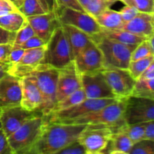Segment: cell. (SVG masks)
<instances>
[{"label": "cell", "mask_w": 154, "mask_h": 154, "mask_svg": "<svg viewBox=\"0 0 154 154\" xmlns=\"http://www.w3.org/2000/svg\"><path fill=\"white\" fill-rule=\"evenodd\" d=\"M152 78H154V60L151 62V63L149 65L147 69L143 72L142 75L140 76V78L138 80L152 79Z\"/></svg>", "instance_id": "obj_45"}, {"label": "cell", "mask_w": 154, "mask_h": 154, "mask_svg": "<svg viewBox=\"0 0 154 154\" xmlns=\"http://www.w3.org/2000/svg\"><path fill=\"white\" fill-rule=\"evenodd\" d=\"M129 154H154V141L144 138L135 143Z\"/></svg>", "instance_id": "obj_33"}, {"label": "cell", "mask_w": 154, "mask_h": 154, "mask_svg": "<svg viewBox=\"0 0 154 154\" xmlns=\"http://www.w3.org/2000/svg\"><path fill=\"white\" fill-rule=\"evenodd\" d=\"M88 125L48 122L27 154H57L81 136Z\"/></svg>", "instance_id": "obj_1"}, {"label": "cell", "mask_w": 154, "mask_h": 154, "mask_svg": "<svg viewBox=\"0 0 154 154\" xmlns=\"http://www.w3.org/2000/svg\"><path fill=\"white\" fill-rule=\"evenodd\" d=\"M74 62L80 75L92 73L104 69L103 55L95 42L78 53L74 58Z\"/></svg>", "instance_id": "obj_15"}, {"label": "cell", "mask_w": 154, "mask_h": 154, "mask_svg": "<svg viewBox=\"0 0 154 154\" xmlns=\"http://www.w3.org/2000/svg\"><path fill=\"white\" fill-rule=\"evenodd\" d=\"M113 128L120 129L125 132L134 144L145 138L146 123L129 125L123 122L117 126H113Z\"/></svg>", "instance_id": "obj_27"}, {"label": "cell", "mask_w": 154, "mask_h": 154, "mask_svg": "<svg viewBox=\"0 0 154 154\" xmlns=\"http://www.w3.org/2000/svg\"><path fill=\"white\" fill-rule=\"evenodd\" d=\"M145 138L154 141V120L146 123Z\"/></svg>", "instance_id": "obj_46"}, {"label": "cell", "mask_w": 154, "mask_h": 154, "mask_svg": "<svg viewBox=\"0 0 154 154\" xmlns=\"http://www.w3.org/2000/svg\"><path fill=\"white\" fill-rule=\"evenodd\" d=\"M45 50L46 45L26 50L23 56L18 63L9 64L8 74L20 79L31 75L32 72L43 63Z\"/></svg>", "instance_id": "obj_14"}, {"label": "cell", "mask_w": 154, "mask_h": 154, "mask_svg": "<svg viewBox=\"0 0 154 154\" xmlns=\"http://www.w3.org/2000/svg\"><path fill=\"white\" fill-rule=\"evenodd\" d=\"M26 22V17L18 10L0 17V26L12 32H17Z\"/></svg>", "instance_id": "obj_26"}, {"label": "cell", "mask_w": 154, "mask_h": 154, "mask_svg": "<svg viewBox=\"0 0 154 154\" xmlns=\"http://www.w3.org/2000/svg\"><path fill=\"white\" fill-rule=\"evenodd\" d=\"M49 122L48 117L38 115L23 124L8 137L14 154H27L38 141Z\"/></svg>", "instance_id": "obj_3"}, {"label": "cell", "mask_w": 154, "mask_h": 154, "mask_svg": "<svg viewBox=\"0 0 154 154\" xmlns=\"http://www.w3.org/2000/svg\"><path fill=\"white\" fill-rule=\"evenodd\" d=\"M116 99H87L81 103L66 109L54 111L48 117L49 121L59 122L63 120H73L87 114L101 109L112 103Z\"/></svg>", "instance_id": "obj_10"}, {"label": "cell", "mask_w": 154, "mask_h": 154, "mask_svg": "<svg viewBox=\"0 0 154 154\" xmlns=\"http://www.w3.org/2000/svg\"><path fill=\"white\" fill-rule=\"evenodd\" d=\"M36 35L48 42L56 29L61 26L55 12L50 11L43 14L26 17Z\"/></svg>", "instance_id": "obj_19"}, {"label": "cell", "mask_w": 154, "mask_h": 154, "mask_svg": "<svg viewBox=\"0 0 154 154\" xmlns=\"http://www.w3.org/2000/svg\"><path fill=\"white\" fill-rule=\"evenodd\" d=\"M38 115L43 114L39 111H28L21 105L2 108L0 109L2 129L8 137L26 122Z\"/></svg>", "instance_id": "obj_13"}, {"label": "cell", "mask_w": 154, "mask_h": 154, "mask_svg": "<svg viewBox=\"0 0 154 154\" xmlns=\"http://www.w3.org/2000/svg\"><path fill=\"white\" fill-rule=\"evenodd\" d=\"M74 61V55L63 26L56 29L46 45L43 64L61 69Z\"/></svg>", "instance_id": "obj_5"}, {"label": "cell", "mask_w": 154, "mask_h": 154, "mask_svg": "<svg viewBox=\"0 0 154 154\" xmlns=\"http://www.w3.org/2000/svg\"><path fill=\"white\" fill-rule=\"evenodd\" d=\"M48 5V8L50 9V11H55L57 10V8H58V5H57V3L56 0H43Z\"/></svg>", "instance_id": "obj_47"}, {"label": "cell", "mask_w": 154, "mask_h": 154, "mask_svg": "<svg viewBox=\"0 0 154 154\" xmlns=\"http://www.w3.org/2000/svg\"><path fill=\"white\" fill-rule=\"evenodd\" d=\"M92 38L102 51L104 69H128L131 55L136 47L120 43L100 34L93 36Z\"/></svg>", "instance_id": "obj_4"}, {"label": "cell", "mask_w": 154, "mask_h": 154, "mask_svg": "<svg viewBox=\"0 0 154 154\" xmlns=\"http://www.w3.org/2000/svg\"><path fill=\"white\" fill-rule=\"evenodd\" d=\"M8 0H0V5H2L3 3H5V2H7Z\"/></svg>", "instance_id": "obj_51"}, {"label": "cell", "mask_w": 154, "mask_h": 154, "mask_svg": "<svg viewBox=\"0 0 154 154\" xmlns=\"http://www.w3.org/2000/svg\"><path fill=\"white\" fill-rule=\"evenodd\" d=\"M153 51L150 45L148 39L143 41L142 42L138 45L136 48L132 51L131 55V61L140 60V59L146 58V57L153 56Z\"/></svg>", "instance_id": "obj_32"}, {"label": "cell", "mask_w": 154, "mask_h": 154, "mask_svg": "<svg viewBox=\"0 0 154 154\" xmlns=\"http://www.w3.org/2000/svg\"><path fill=\"white\" fill-rule=\"evenodd\" d=\"M78 2L80 3V5H81L82 6L84 9V8L86 7V5H87V3L89 2V1H90V0H78Z\"/></svg>", "instance_id": "obj_50"}, {"label": "cell", "mask_w": 154, "mask_h": 154, "mask_svg": "<svg viewBox=\"0 0 154 154\" xmlns=\"http://www.w3.org/2000/svg\"><path fill=\"white\" fill-rule=\"evenodd\" d=\"M148 41H149V42H150V46H151L152 51H153V54L154 55V33L151 36H150V38H149Z\"/></svg>", "instance_id": "obj_49"}, {"label": "cell", "mask_w": 154, "mask_h": 154, "mask_svg": "<svg viewBox=\"0 0 154 154\" xmlns=\"http://www.w3.org/2000/svg\"><path fill=\"white\" fill-rule=\"evenodd\" d=\"M21 98V79L6 74L0 79V109L20 105Z\"/></svg>", "instance_id": "obj_17"}, {"label": "cell", "mask_w": 154, "mask_h": 154, "mask_svg": "<svg viewBox=\"0 0 154 154\" xmlns=\"http://www.w3.org/2000/svg\"><path fill=\"white\" fill-rule=\"evenodd\" d=\"M25 51V49L18 48V47H13L11 51L10 56H9V64H14V63H18L23 56Z\"/></svg>", "instance_id": "obj_41"}, {"label": "cell", "mask_w": 154, "mask_h": 154, "mask_svg": "<svg viewBox=\"0 0 154 154\" xmlns=\"http://www.w3.org/2000/svg\"><path fill=\"white\" fill-rule=\"evenodd\" d=\"M62 26L70 43L74 58L83 49L94 42L91 36L75 27L69 25H62Z\"/></svg>", "instance_id": "obj_21"}, {"label": "cell", "mask_w": 154, "mask_h": 154, "mask_svg": "<svg viewBox=\"0 0 154 154\" xmlns=\"http://www.w3.org/2000/svg\"><path fill=\"white\" fill-rule=\"evenodd\" d=\"M117 2L118 0H90L84 8V11L96 17L106 9L111 8Z\"/></svg>", "instance_id": "obj_30"}, {"label": "cell", "mask_w": 154, "mask_h": 154, "mask_svg": "<svg viewBox=\"0 0 154 154\" xmlns=\"http://www.w3.org/2000/svg\"><path fill=\"white\" fill-rule=\"evenodd\" d=\"M54 12L61 25L72 26L91 37L99 34L102 31V27L96 18L86 11L59 6Z\"/></svg>", "instance_id": "obj_7"}, {"label": "cell", "mask_w": 154, "mask_h": 154, "mask_svg": "<svg viewBox=\"0 0 154 154\" xmlns=\"http://www.w3.org/2000/svg\"><path fill=\"white\" fill-rule=\"evenodd\" d=\"M2 128V124H1V122H0V129Z\"/></svg>", "instance_id": "obj_53"}, {"label": "cell", "mask_w": 154, "mask_h": 154, "mask_svg": "<svg viewBox=\"0 0 154 154\" xmlns=\"http://www.w3.org/2000/svg\"><path fill=\"white\" fill-rule=\"evenodd\" d=\"M31 75L34 78L43 97V104L40 112L45 117H49L57 103L59 69L42 63L32 72Z\"/></svg>", "instance_id": "obj_2"}, {"label": "cell", "mask_w": 154, "mask_h": 154, "mask_svg": "<svg viewBox=\"0 0 154 154\" xmlns=\"http://www.w3.org/2000/svg\"><path fill=\"white\" fill-rule=\"evenodd\" d=\"M9 1L12 2H13V3H14V2H16L17 1H18V0H9Z\"/></svg>", "instance_id": "obj_52"}, {"label": "cell", "mask_w": 154, "mask_h": 154, "mask_svg": "<svg viewBox=\"0 0 154 154\" xmlns=\"http://www.w3.org/2000/svg\"><path fill=\"white\" fill-rule=\"evenodd\" d=\"M86 99H87V96H86L85 93H84L82 87H81L78 90L72 93V94L69 95L66 98L62 99L61 101L57 102L53 112L66 109V108H69L75 105H78V104L81 103V102L85 100Z\"/></svg>", "instance_id": "obj_29"}, {"label": "cell", "mask_w": 154, "mask_h": 154, "mask_svg": "<svg viewBox=\"0 0 154 154\" xmlns=\"http://www.w3.org/2000/svg\"><path fill=\"white\" fill-rule=\"evenodd\" d=\"M47 45V42L45 40H43L42 38H41L40 37H38V35H35L34 36L30 38L29 39L26 41V42H24L23 44H22L21 45L18 46V48H23V49H31V48H39V47L45 46Z\"/></svg>", "instance_id": "obj_37"}, {"label": "cell", "mask_w": 154, "mask_h": 154, "mask_svg": "<svg viewBox=\"0 0 154 154\" xmlns=\"http://www.w3.org/2000/svg\"><path fill=\"white\" fill-rule=\"evenodd\" d=\"M9 63H0V79L3 76L8 74V69Z\"/></svg>", "instance_id": "obj_48"}, {"label": "cell", "mask_w": 154, "mask_h": 154, "mask_svg": "<svg viewBox=\"0 0 154 154\" xmlns=\"http://www.w3.org/2000/svg\"><path fill=\"white\" fill-rule=\"evenodd\" d=\"M99 34L104 37L117 41L120 43L135 47H136L141 42L147 39L145 38L141 37V36L133 34L130 32L123 29H102V31Z\"/></svg>", "instance_id": "obj_23"}, {"label": "cell", "mask_w": 154, "mask_h": 154, "mask_svg": "<svg viewBox=\"0 0 154 154\" xmlns=\"http://www.w3.org/2000/svg\"><path fill=\"white\" fill-rule=\"evenodd\" d=\"M102 29H117L124 23L120 11L108 8L95 17Z\"/></svg>", "instance_id": "obj_25"}, {"label": "cell", "mask_w": 154, "mask_h": 154, "mask_svg": "<svg viewBox=\"0 0 154 154\" xmlns=\"http://www.w3.org/2000/svg\"><path fill=\"white\" fill-rule=\"evenodd\" d=\"M17 10L18 9L17 8L14 4L12 2L8 0L7 2H5L0 5V17L4 16V15L11 13V12L15 11Z\"/></svg>", "instance_id": "obj_44"}, {"label": "cell", "mask_w": 154, "mask_h": 154, "mask_svg": "<svg viewBox=\"0 0 154 154\" xmlns=\"http://www.w3.org/2000/svg\"><path fill=\"white\" fill-rule=\"evenodd\" d=\"M125 5L132 6L140 12L153 13L154 8V0H118Z\"/></svg>", "instance_id": "obj_35"}, {"label": "cell", "mask_w": 154, "mask_h": 154, "mask_svg": "<svg viewBox=\"0 0 154 154\" xmlns=\"http://www.w3.org/2000/svg\"><path fill=\"white\" fill-rule=\"evenodd\" d=\"M153 60L154 55L135 61H131L128 70L130 72L131 75L137 81Z\"/></svg>", "instance_id": "obj_31"}, {"label": "cell", "mask_w": 154, "mask_h": 154, "mask_svg": "<svg viewBox=\"0 0 154 154\" xmlns=\"http://www.w3.org/2000/svg\"><path fill=\"white\" fill-rule=\"evenodd\" d=\"M14 4L26 17L50 12L48 5L43 0H18Z\"/></svg>", "instance_id": "obj_24"}, {"label": "cell", "mask_w": 154, "mask_h": 154, "mask_svg": "<svg viewBox=\"0 0 154 154\" xmlns=\"http://www.w3.org/2000/svg\"><path fill=\"white\" fill-rule=\"evenodd\" d=\"M57 154H87V152L84 145L78 139L64 147Z\"/></svg>", "instance_id": "obj_36"}, {"label": "cell", "mask_w": 154, "mask_h": 154, "mask_svg": "<svg viewBox=\"0 0 154 154\" xmlns=\"http://www.w3.org/2000/svg\"><path fill=\"white\" fill-rule=\"evenodd\" d=\"M121 14L122 19H123V22L126 23L128 21H130L131 20L133 19L135 17L137 16L139 11L136 9L135 8L132 7V6L129 5H125L123 8L120 11H119Z\"/></svg>", "instance_id": "obj_38"}, {"label": "cell", "mask_w": 154, "mask_h": 154, "mask_svg": "<svg viewBox=\"0 0 154 154\" xmlns=\"http://www.w3.org/2000/svg\"><path fill=\"white\" fill-rule=\"evenodd\" d=\"M153 17H154V8H153Z\"/></svg>", "instance_id": "obj_54"}, {"label": "cell", "mask_w": 154, "mask_h": 154, "mask_svg": "<svg viewBox=\"0 0 154 154\" xmlns=\"http://www.w3.org/2000/svg\"><path fill=\"white\" fill-rule=\"evenodd\" d=\"M126 99H119L107 106L73 120H63L62 123L86 125H105L115 126L123 123V113Z\"/></svg>", "instance_id": "obj_6"}, {"label": "cell", "mask_w": 154, "mask_h": 154, "mask_svg": "<svg viewBox=\"0 0 154 154\" xmlns=\"http://www.w3.org/2000/svg\"><path fill=\"white\" fill-rule=\"evenodd\" d=\"M0 154H14L8 136L2 128L0 129Z\"/></svg>", "instance_id": "obj_39"}, {"label": "cell", "mask_w": 154, "mask_h": 154, "mask_svg": "<svg viewBox=\"0 0 154 154\" xmlns=\"http://www.w3.org/2000/svg\"><path fill=\"white\" fill-rule=\"evenodd\" d=\"M15 36H16V32L8 31L0 26V45H6V44L13 45Z\"/></svg>", "instance_id": "obj_40"}, {"label": "cell", "mask_w": 154, "mask_h": 154, "mask_svg": "<svg viewBox=\"0 0 154 154\" xmlns=\"http://www.w3.org/2000/svg\"><path fill=\"white\" fill-rule=\"evenodd\" d=\"M13 45L6 44V45H0V63H8L9 56L11 51Z\"/></svg>", "instance_id": "obj_43"}, {"label": "cell", "mask_w": 154, "mask_h": 154, "mask_svg": "<svg viewBox=\"0 0 154 154\" xmlns=\"http://www.w3.org/2000/svg\"><path fill=\"white\" fill-rule=\"evenodd\" d=\"M132 96L154 99V78L137 80Z\"/></svg>", "instance_id": "obj_28"}, {"label": "cell", "mask_w": 154, "mask_h": 154, "mask_svg": "<svg viewBox=\"0 0 154 154\" xmlns=\"http://www.w3.org/2000/svg\"><path fill=\"white\" fill-rule=\"evenodd\" d=\"M80 75L81 87L87 98L118 99L107 82L102 70Z\"/></svg>", "instance_id": "obj_12"}, {"label": "cell", "mask_w": 154, "mask_h": 154, "mask_svg": "<svg viewBox=\"0 0 154 154\" xmlns=\"http://www.w3.org/2000/svg\"><path fill=\"white\" fill-rule=\"evenodd\" d=\"M120 29L148 39L154 33L153 13L139 12L133 19L124 23Z\"/></svg>", "instance_id": "obj_20"}, {"label": "cell", "mask_w": 154, "mask_h": 154, "mask_svg": "<svg viewBox=\"0 0 154 154\" xmlns=\"http://www.w3.org/2000/svg\"><path fill=\"white\" fill-rule=\"evenodd\" d=\"M35 35L32 27L30 26L28 21L16 32L14 42L13 43V47H18L26 42L28 39Z\"/></svg>", "instance_id": "obj_34"}, {"label": "cell", "mask_w": 154, "mask_h": 154, "mask_svg": "<svg viewBox=\"0 0 154 154\" xmlns=\"http://www.w3.org/2000/svg\"><path fill=\"white\" fill-rule=\"evenodd\" d=\"M102 72L117 99H127L132 96L136 80L128 69H104Z\"/></svg>", "instance_id": "obj_11"}, {"label": "cell", "mask_w": 154, "mask_h": 154, "mask_svg": "<svg viewBox=\"0 0 154 154\" xmlns=\"http://www.w3.org/2000/svg\"><path fill=\"white\" fill-rule=\"evenodd\" d=\"M113 133L112 126L88 125L78 139L84 145L87 154L105 153Z\"/></svg>", "instance_id": "obj_8"}, {"label": "cell", "mask_w": 154, "mask_h": 154, "mask_svg": "<svg viewBox=\"0 0 154 154\" xmlns=\"http://www.w3.org/2000/svg\"><path fill=\"white\" fill-rule=\"evenodd\" d=\"M22 98L20 105L28 111H39L43 104L42 93L32 75L21 78Z\"/></svg>", "instance_id": "obj_18"}, {"label": "cell", "mask_w": 154, "mask_h": 154, "mask_svg": "<svg viewBox=\"0 0 154 154\" xmlns=\"http://www.w3.org/2000/svg\"><path fill=\"white\" fill-rule=\"evenodd\" d=\"M113 131L114 133L105 153L129 154L134 144L132 140L125 132L120 129L113 128Z\"/></svg>", "instance_id": "obj_22"}, {"label": "cell", "mask_w": 154, "mask_h": 154, "mask_svg": "<svg viewBox=\"0 0 154 154\" xmlns=\"http://www.w3.org/2000/svg\"><path fill=\"white\" fill-rule=\"evenodd\" d=\"M56 1H57L58 7L63 6V7L75 9V10L85 11L84 8L80 5L78 0H56Z\"/></svg>", "instance_id": "obj_42"}, {"label": "cell", "mask_w": 154, "mask_h": 154, "mask_svg": "<svg viewBox=\"0 0 154 154\" xmlns=\"http://www.w3.org/2000/svg\"><path fill=\"white\" fill-rule=\"evenodd\" d=\"M81 87V75L77 70L75 62H72L63 69H59L57 92V102Z\"/></svg>", "instance_id": "obj_16"}, {"label": "cell", "mask_w": 154, "mask_h": 154, "mask_svg": "<svg viewBox=\"0 0 154 154\" xmlns=\"http://www.w3.org/2000/svg\"><path fill=\"white\" fill-rule=\"evenodd\" d=\"M123 120L126 124L154 120V99L130 96L126 99Z\"/></svg>", "instance_id": "obj_9"}]
</instances>
